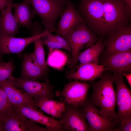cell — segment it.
<instances>
[{"label": "cell", "mask_w": 131, "mask_h": 131, "mask_svg": "<svg viewBox=\"0 0 131 131\" xmlns=\"http://www.w3.org/2000/svg\"><path fill=\"white\" fill-rule=\"evenodd\" d=\"M36 106L54 118H59L64 111L65 104L64 101L45 99L35 104Z\"/></svg>", "instance_id": "7402d4cb"}, {"label": "cell", "mask_w": 131, "mask_h": 131, "mask_svg": "<svg viewBox=\"0 0 131 131\" xmlns=\"http://www.w3.org/2000/svg\"><path fill=\"white\" fill-rule=\"evenodd\" d=\"M8 0H0V11L1 12L5 9L8 4Z\"/></svg>", "instance_id": "f546056e"}, {"label": "cell", "mask_w": 131, "mask_h": 131, "mask_svg": "<svg viewBox=\"0 0 131 131\" xmlns=\"http://www.w3.org/2000/svg\"><path fill=\"white\" fill-rule=\"evenodd\" d=\"M12 60L8 62H2L0 63V82L10 78L15 68Z\"/></svg>", "instance_id": "484cf974"}, {"label": "cell", "mask_w": 131, "mask_h": 131, "mask_svg": "<svg viewBox=\"0 0 131 131\" xmlns=\"http://www.w3.org/2000/svg\"><path fill=\"white\" fill-rule=\"evenodd\" d=\"M111 73L104 71L99 80L92 84L93 92L90 101L99 107L102 113L115 123L117 118L115 110L116 92L113 86V76Z\"/></svg>", "instance_id": "7a4b0ae2"}, {"label": "cell", "mask_w": 131, "mask_h": 131, "mask_svg": "<svg viewBox=\"0 0 131 131\" xmlns=\"http://www.w3.org/2000/svg\"><path fill=\"white\" fill-rule=\"evenodd\" d=\"M14 78L18 85L33 98L35 104L43 99H50L54 97L53 90L54 87L48 78L43 82L17 79L14 77Z\"/></svg>", "instance_id": "8fae6325"}, {"label": "cell", "mask_w": 131, "mask_h": 131, "mask_svg": "<svg viewBox=\"0 0 131 131\" xmlns=\"http://www.w3.org/2000/svg\"><path fill=\"white\" fill-rule=\"evenodd\" d=\"M123 76L126 78L127 82L130 87H131V73H122Z\"/></svg>", "instance_id": "4dcf8cb0"}, {"label": "cell", "mask_w": 131, "mask_h": 131, "mask_svg": "<svg viewBox=\"0 0 131 131\" xmlns=\"http://www.w3.org/2000/svg\"><path fill=\"white\" fill-rule=\"evenodd\" d=\"M13 0H8L5 9L1 12L2 17L0 22V33L14 36L19 32L18 24L12 14Z\"/></svg>", "instance_id": "d6986e66"}, {"label": "cell", "mask_w": 131, "mask_h": 131, "mask_svg": "<svg viewBox=\"0 0 131 131\" xmlns=\"http://www.w3.org/2000/svg\"><path fill=\"white\" fill-rule=\"evenodd\" d=\"M34 46V52L31 55L38 65L44 70L48 71L45 59L44 49V44L41 37H39L33 42Z\"/></svg>", "instance_id": "cb8c5ba5"}, {"label": "cell", "mask_w": 131, "mask_h": 131, "mask_svg": "<svg viewBox=\"0 0 131 131\" xmlns=\"http://www.w3.org/2000/svg\"><path fill=\"white\" fill-rule=\"evenodd\" d=\"M116 131H131V119L123 121L117 126Z\"/></svg>", "instance_id": "f1b7e54d"}, {"label": "cell", "mask_w": 131, "mask_h": 131, "mask_svg": "<svg viewBox=\"0 0 131 131\" xmlns=\"http://www.w3.org/2000/svg\"><path fill=\"white\" fill-rule=\"evenodd\" d=\"M126 3L130 8L131 9V0H122Z\"/></svg>", "instance_id": "d6a6232c"}, {"label": "cell", "mask_w": 131, "mask_h": 131, "mask_svg": "<svg viewBox=\"0 0 131 131\" xmlns=\"http://www.w3.org/2000/svg\"><path fill=\"white\" fill-rule=\"evenodd\" d=\"M82 16L90 30L108 35L128 25L131 9L122 0H79Z\"/></svg>", "instance_id": "6da1fadb"}, {"label": "cell", "mask_w": 131, "mask_h": 131, "mask_svg": "<svg viewBox=\"0 0 131 131\" xmlns=\"http://www.w3.org/2000/svg\"><path fill=\"white\" fill-rule=\"evenodd\" d=\"M104 44L106 56L131 49V26L120 27L108 35Z\"/></svg>", "instance_id": "ba28073f"}, {"label": "cell", "mask_w": 131, "mask_h": 131, "mask_svg": "<svg viewBox=\"0 0 131 131\" xmlns=\"http://www.w3.org/2000/svg\"><path fill=\"white\" fill-rule=\"evenodd\" d=\"M0 87L13 106L22 105L39 111L33 98L18 85L13 76L8 79L0 82Z\"/></svg>", "instance_id": "9c48e42d"}, {"label": "cell", "mask_w": 131, "mask_h": 131, "mask_svg": "<svg viewBox=\"0 0 131 131\" xmlns=\"http://www.w3.org/2000/svg\"><path fill=\"white\" fill-rule=\"evenodd\" d=\"M0 131H5L3 123V120L0 121Z\"/></svg>", "instance_id": "1f68e13d"}, {"label": "cell", "mask_w": 131, "mask_h": 131, "mask_svg": "<svg viewBox=\"0 0 131 131\" xmlns=\"http://www.w3.org/2000/svg\"><path fill=\"white\" fill-rule=\"evenodd\" d=\"M14 110V106L6 94L0 87V113L7 116L12 113Z\"/></svg>", "instance_id": "d4e9b609"}, {"label": "cell", "mask_w": 131, "mask_h": 131, "mask_svg": "<svg viewBox=\"0 0 131 131\" xmlns=\"http://www.w3.org/2000/svg\"><path fill=\"white\" fill-rule=\"evenodd\" d=\"M2 62L1 59V56L0 55V63Z\"/></svg>", "instance_id": "e575fe53"}, {"label": "cell", "mask_w": 131, "mask_h": 131, "mask_svg": "<svg viewBox=\"0 0 131 131\" xmlns=\"http://www.w3.org/2000/svg\"><path fill=\"white\" fill-rule=\"evenodd\" d=\"M61 36L68 41L70 47L72 57L69 72L71 73L75 71L81 50L93 45L98 39L84 21L78 25L71 33Z\"/></svg>", "instance_id": "3957f363"}, {"label": "cell", "mask_w": 131, "mask_h": 131, "mask_svg": "<svg viewBox=\"0 0 131 131\" xmlns=\"http://www.w3.org/2000/svg\"><path fill=\"white\" fill-rule=\"evenodd\" d=\"M14 109L26 117L36 123L46 126L47 131H62V122L42 114L40 111L21 105L14 106Z\"/></svg>", "instance_id": "2e32d148"}, {"label": "cell", "mask_w": 131, "mask_h": 131, "mask_svg": "<svg viewBox=\"0 0 131 131\" xmlns=\"http://www.w3.org/2000/svg\"><path fill=\"white\" fill-rule=\"evenodd\" d=\"M116 86V105L118 108L117 126L122 122L131 119V91L125 84L121 73H113Z\"/></svg>", "instance_id": "8992f818"}, {"label": "cell", "mask_w": 131, "mask_h": 131, "mask_svg": "<svg viewBox=\"0 0 131 131\" xmlns=\"http://www.w3.org/2000/svg\"><path fill=\"white\" fill-rule=\"evenodd\" d=\"M52 37L63 47V49L71 51V49L68 41L61 36L58 35H53L52 34Z\"/></svg>", "instance_id": "83f0119b"}, {"label": "cell", "mask_w": 131, "mask_h": 131, "mask_svg": "<svg viewBox=\"0 0 131 131\" xmlns=\"http://www.w3.org/2000/svg\"><path fill=\"white\" fill-rule=\"evenodd\" d=\"M33 8V14L41 18L45 29L50 32H56L57 19L65 9L67 1L62 0H29Z\"/></svg>", "instance_id": "277c9868"}, {"label": "cell", "mask_w": 131, "mask_h": 131, "mask_svg": "<svg viewBox=\"0 0 131 131\" xmlns=\"http://www.w3.org/2000/svg\"><path fill=\"white\" fill-rule=\"evenodd\" d=\"M46 62L47 65L57 70L62 68L68 60L67 55L58 49H49Z\"/></svg>", "instance_id": "603a6c76"}, {"label": "cell", "mask_w": 131, "mask_h": 131, "mask_svg": "<svg viewBox=\"0 0 131 131\" xmlns=\"http://www.w3.org/2000/svg\"><path fill=\"white\" fill-rule=\"evenodd\" d=\"M48 71L41 68L31 55L25 54L22 64V70L19 78L25 80L38 81L47 78Z\"/></svg>", "instance_id": "e0dca14e"}, {"label": "cell", "mask_w": 131, "mask_h": 131, "mask_svg": "<svg viewBox=\"0 0 131 131\" xmlns=\"http://www.w3.org/2000/svg\"><path fill=\"white\" fill-rule=\"evenodd\" d=\"M90 85L85 82L75 81L65 84L59 95L64 102L75 107L82 106L86 102Z\"/></svg>", "instance_id": "7c38bea8"}, {"label": "cell", "mask_w": 131, "mask_h": 131, "mask_svg": "<svg viewBox=\"0 0 131 131\" xmlns=\"http://www.w3.org/2000/svg\"><path fill=\"white\" fill-rule=\"evenodd\" d=\"M106 70L113 73L131 72V50L106 56L103 64Z\"/></svg>", "instance_id": "9a60e30c"}, {"label": "cell", "mask_w": 131, "mask_h": 131, "mask_svg": "<svg viewBox=\"0 0 131 131\" xmlns=\"http://www.w3.org/2000/svg\"><path fill=\"white\" fill-rule=\"evenodd\" d=\"M59 118L62 122V131H89L85 117L80 107L65 104L64 111Z\"/></svg>", "instance_id": "30bf717a"}, {"label": "cell", "mask_w": 131, "mask_h": 131, "mask_svg": "<svg viewBox=\"0 0 131 131\" xmlns=\"http://www.w3.org/2000/svg\"><path fill=\"white\" fill-rule=\"evenodd\" d=\"M5 115L0 113V121H2L4 118Z\"/></svg>", "instance_id": "836d02e7"}, {"label": "cell", "mask_w": 131, "mask_h": 131, "mask_svg": "<svg viewBox=\"0 0 131 131\" xmlns=\"http://www.w3.org/2000/svg\"><path fill=\"white\" fill-rule=\"evenodd\" d=\"M15 110V109H14ZM5 131H45L36 123L15 110L10 115H5L3 120Z\"/></svg>", "instance_id": "4fadbf2b"}, {"label": "cell", "mask_w": 131, "mask_h": 131, "mask_svg": "<svg viewBox=\"0 0 131 131\" xmlns=\"http://www.w3.org/2000/svg\"><path fill=\"white\" fill-rule=\"evenodd\" d=\"M2 17V15L1 14H0V22Z\"/></svg>", "instance_id": "d590c367"}, {"label": "cell", "mask_w": 131, "mask_h": 131, "mask_svg": "<svg viewBox=\"0 0 131 131\" xmlns=\"http://www.w3.org/2000/svg\"><path fill=\"white\" fill-rule=\"evenodd\" d=\"M65 1H67V0H62Z\"/></svg>", "instance_id": "8d00e7d4"}, {"label": "cell", "mask_w": 131, "mask_h": 131, "mask_svg": "<svg viewBox=\"0 0 131 131\" xmlns=\"http://www.w3.org/2000/svg\"><path fill=\"white\" fill-rule=\"evenodd\" d=\"M82 110L88 123L89 131H116V125L100 109L87 100Z\"/></svg>", "instance_id": "52a82bcc"}, {"label": "cell", "mask_w": 131, "mask_h": 131, "mask_svg": "<svg viewBox=\"0 0 131 131\" xmlns=\"http://www.w3.org/2000/svg\"><path fill=\"white\" fill-rule=\"evenodd\" d=\"M102 40V36H101L97 42L80 53L78 60L80 64H99V57L104 48Z\"/></svg>", "instance_id": "44dd1931"}, {"label": "cell", "mask_w": 131, "mask_h": 131, "mask_svg": "<svg viewBox=\"0 0 131 131\" xmlns=\"http://www.w3.org/2000/svg\"><path fill=\"white\" fill-rule=\"evenodd\" d=\"M106 70V68L102 65L80 64L77 71L68 74L66 78L69 80L92 81L100 78Z\"/></svg>", "instance_id": "ac0fdd59"}, {"label": "cell", "mask_w": 131, "mask_h": 131, "mask_svg": "<svg viewBox=\"0 0 131 131\" xmlns=\"http://www.w3.org/2000/svg\"><path fill=\"white\" fill-rule=\"evenodd\" d=\"M29 0H24L20 3L12 4V7L15 9L13 15L18 26L25 27L31 29L33 24L32 19L34 17L30 8Z\"/></svg>", "instance_id": "ffe728a7"}, {"label": "cell", "mask_w": 131, "mask_h": 131, "mask_svg": "<svg viewBox=\"0 0 131 131\" xmlns=\"http://www.w3.org/2000/svg\"><path fill=\"white\" fill-rule=\"evenodd\" d=\"M58 24L56 34L62 36L72 32L79 24L84 21L82 17L69 0Z\"/></svg>", "instance_id": "5bb4252c"}, {"label": "cell", "mask_w": 131, "mask_h": 131, "mask_svg": "<svg viewBox=\"0 0 131 131\" xmlns=\"http://www.w3.org/2000/svg\"><path fill=\"white\" fill-rule=\"evenodd\" d=\"M44 44L49 49H63L62 46L52 37L51 33L48 30L41 37Z\"/></svg>", "instance_id": "4316f807"}, {"label": "cell", "mask_w": 131, "mask_h": 131, "mask_svg": "<svg viewBox=\"0 0 131 131\" xmlns=\"http://www.w3.org/2000/svg\"><path fill=\"white\" fill-rule=\"evenodd\" d=\"M48 30L45 29L42 31L41 27L35 26L31 29L33 36L25 38H16L0 33V55L12 53L20 55L28 45L46 33Z\"/></svg>", "instance_id": "5b68a950"}]
</instances>
